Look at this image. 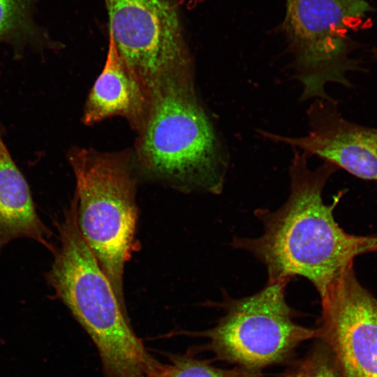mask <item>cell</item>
<instances>
[{"instance_id": "cell-7", "label": "cell", "mask_w": 377, "mask_h": 377, "mask_svg": "<svg viewBox=\"0 0 377 377\" xmlns=\"http://www.w3.org/2000/svg\"><path fill=\"white\" fill-rule=\"evenodd\" d=\"M109 38L149 86L194 73L177 9L170 0H105Z\"/></svg>"}, {"instance_id": "cell-2", "label": "cell", "mask_w": 377, "mask_h": 377, "mask_svg": "<svg viewBox=\"0 0 377 377\" xmlns=\"http://www.w3.org/2000/svg\"><path fill=\"white\" fill-rule=\"evenodd\" d=\"M150 104L133 151L150 179L183 192L222 191L228 157L199 101L194 73L149 87Z\"/></svg>"}, {"instance_id": "cell-9", "label": "cell", "mask_w": 377, "mask_h": 377, "mask_svg": "<svg viewBox=\"0 0 377 377\" xmlns=\"http://www.w3.org/2000/svg\"><path fill=\"white\" fill-rule=\"evenodd\" d=\"M309 130L300 137L258 131L261 136L315 155L353 175L377 182V128L346 119L332 98L315 99L307 110Z\"/></svg>"}, {"instance_id": "cell-3", "label": "cell", "mask_w": 377, "mask_h": 377, "mask_svg": "<svg viewBox=\"0 0 377 377\" xmlns=\"http://www.w3.org/2000/svg\"><path fill=\"white\" fill-rule=\"evenodd\" d=\"M56 226L46 276L54 293L93 339L108 377H151L159 363L135 336L125 306L83 238L75 198Z\"/></svg>"}, {"instance_id": "cell-16", "label": "cell", "mask_w": 377, "mask_h": 377, "mask_svg": "<svg viewBox=\"0 0 377 377\" xmlns=\"http://www.w3.org/2000/svg\"><path fill=\"white\" fill-rule=\"evenodd\" d=\"M376 252H377V246H376Z\"/></svg>"}, {"instance_id": "cell-10", "label": "cell", "mask_w": 377, "mask_h": 377, "mask_svg": "<svg viewBox=\"0 0 377 377\" xmlns=\"http://www.w3.org/2000/svg\"><path fill=\"white\" fill-rule=\"evenodd\" d=\"M150 104L147 84L119 54L109 38L102 72L86 100L82 119L90 126L112 117H121L138 133L143 126Z\"/></svg>"}, {"instance_id": "cell-13", "label": "cell", "mask_w": 377, "mask_h": 377, "mask_svg": "<svg viewBox=\"0 0 377 377\" xmlns=\"http://www.w3.org/2000/svg\"><path fill=\"white\" fill-rule=\"evenodd\" d=\"M151 377H263L259 371L243 367L222 369L199 360L177 357L166 365L159 364Z\"/></svg>"}, {"instance_id": "cell-14", "label": "cell", "mask_w": 377, "mask_h": 377, "mask_svg": "<svg viewBox=\"0 0 377 377\" xmlns=\"http://www.w3.org/2000/svg\"><path fill=\"white\" fill-rule=\"evenodd\" d=\"M318 346L293 367L274 377H341L325 343Z\"/></svg>"}, {"instance_id": "cell-8", "label": "cell", "mask_w": 377, "mask_h": 377, "mask_svg": "<svg viewBox=\"0 0 377 377\" xmlns=\"http://www.w3.org/2000/svg\"><path fill=\"white\" fill-rule=\"evenodd\" d=\"M318 294L320 339L341 377H377V298L360 283L353 263Z\"/></svg>"}, {"instance_id": "cell-11", "label": "cell", "mask_w": 377, "mask_h": 377, "mask_svg": "<svg viewBox=\"0 0 377 377\" xmlns=\"http://www.w3.org/2000/svg\"><path fill=\"white\" fill-rule=\"evenodd\" d=\"M52 237L36 212L29 184L0 133V251L20 238L34 240L51 251Z\"/></svg>"}, {"instance_id": "cell-6", "label": "cell", "mask_w": 377, "mask_h": 377, "mask_svg": "<svg viewBox=\"0 0 377 377\" xmlns=\"http://www.w3.org/2000/svg\"><path fill=\"white\" fill-rule=\"evenodd\" d=\"M288 283H267L256 293L239 299L226 294L224 316L203 333L219 359L259 371L284 360L301 343L320 339V328L294 322L295 312L286 300Z\"/></svg>"}, {"instance_id": "cell-1", "label": "cell", "mask_w": 377, "mask_h": 377, "mask_svg": "<svg viewBox=\"0 0 377 377\" xmlns=\"http://www.w3.org/2000/svg\"><path fill=\"white\" fill-rule=\"evenodd\" d=\"M308 155L295 149L290 168V194L278 209H257L263 223L258 237L232 239L231 245L253 254L266 267L267 283L308 279L318 293L358 255L374 252L377 237L356 236L344 231L333 211L339 201L325 203L323 191L338 169L329 162L311 170Z\"/></svg>"}, {"instance_id": "cell-4", "label": "cell", "mask_w": 377, "mask_h": 377, "mask_svg": "<svg viewBox=\"0 0 377 377\" xmlns=\"http://www.w3.org/2000/svg\"><path fill=\"white\" fill-rule=\"evenodd\" d=\"M67 158L75 177L79 229L125 306L124 269L137 244L133 151L73 147Z\"/></svg>"}, {"instance_id": "cell-15", "label": "cell", "mask_w": 377, "mask_h": 377, "mask_svg": "<svg viewBox=\"0 0 377 377\" xmlns=\"http://www.w3.org/2000/svg\"><path fill=\"white\" fill-rule=\"evenodd\" d=\"M374 58L377 60V46L374 47L371 50Z\"/></svg>"}, {"instance_id": "cell-5", "label": "cell", "mask_w": 377, "mask_h": 377, "mask_svg": "<svg viewBox=\"0 0 377 377\" xmlns=\"http://www.w3.org/2000/svg\"><path fill=\"white\" fill-rule=\"evenodd\" d=\"M374 11L366 0H286L283 28L302 101L331 98L330 83L352 85L348 75L360 63L350 33L368 27Z\"/></svg>"}, {"instance_id": "cell-12", "label": "cell", "mask_w": 377, "mask_h": 377, "mask_svg": "<svg viewBox=\"0 0 377 377\" xmlns=\"http://www.w3.org/2000/svg\"><path fill=\"white\" fill-rule=\"evenodd\" d=\"M32 0H0V44L11 46L15 58L27 49L40 54L52 47L45 31L35 23Z\"/></svg>"}]
</instances>
